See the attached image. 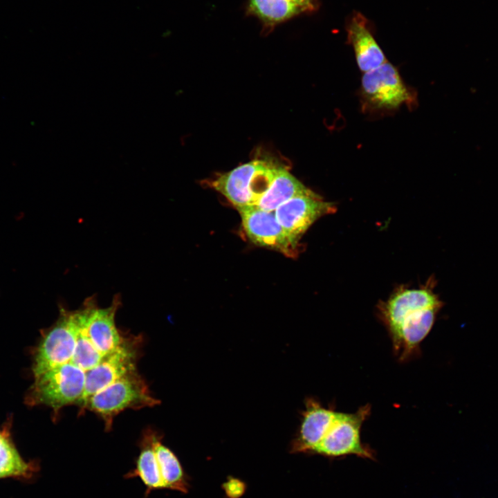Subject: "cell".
Here are the masks:
<instances>
[{
	"label": "cell",
	"mask_w": 498,
	"mask_h": 498,
	"mask_svg": "<svg viewBox=\"0 0 498 498\" xmlns=\"http://www.w3.org/2000/svg\"><path fill=\"white\" fill-rule=\"evenodd\" d=\"M442 305L428 285L398 288L378 304V316L398 361H408L420 353V345L432 330Z\"/></svg>",
	"instance_id": "cell-1"
},
{
	"label": "cell",
	"mask_w": 498,
	"mask_h": 498,
	"mask_svg": "<svg viewBox=\"0 0 498 498\" xmlns=\"http://www.w3.org/2000/svg\"><path fill=\"white\" fill-rule=\"evenodd\" d=\"M359 96L361 109L367 113H387L403 105L411 109L417 104L415 89L405 83L398 68L388 61L364 73Z\"/></svg>",
	"instance_id": "cell-2"
},
{
	"label": "cell",
	"mask_w": 498,
	"mask_h": 498,
	"mask_svg": "<svg viewBox=\"0 0 498 498\" xmlns=\"http://www.w3.org/2000/svg\"><path fill=\"white\" fill-rule=\"evenodd\" d=\"M159 403L144 378L135 369L90 396L81 409L98 415L104 421L106 430H109L114 417L121 412L151 407Z\"/></svg>",
	"instance_id": "cell-3"
},
{
	"label": "cell",
	"mask_w": 498,
	"mask_h": 498,
	"mask_svg": "<svg viewBox=\"0 0 498 498\" xmlns=\"http://www.w3.org/2000/svg\"><path fill=\"white\" fill-rule=\"evenodd\" d=\"M283 167L272 160H253L219 174L209 184L237 210L255 206Z\"/></svg>",
	"instance_id": "cell-4"
},
{
	"label": "cell",
	"mask_w": 498,
	"mask_h": 498,
	"mask_svg": "<svg viewBox=\"0 0 498 498\" xmlns=\"http://www.w3.org/2000/svg\"><path fill=\"white\" fill-rule=\"evenodd\" d=\"M370 414L369 404L352 413L335 409L312 453L332 458L355 455L374 459L373 452L362 442L360 436L362 426Z\"/></svg>",
	"instance_id": "cell-5"
},
{
	"label": "cell",
	"mask_w": 498,
	"mask_h": 498,
	"mask_svg": "<svg viewBox=\"0 0 498 498\" xmlns=\"http://www.w3.org/2000/svg\"><path fill=\"white\" fill-rule=\"evenodd\" d=\"M85 380L86 371L72 363L57 367L35 377L34 399L55 411L69 405H79Z\"/></svg>",
	"instance_id": "cell-6"
},
{
	"label": "cell",
	"mask_w": 498,
	"mask_h": 498,
	"mask_svg": "<svg viewBox=\"0 0 498 498\" xmlns=\"http://www.w3.org/2000/svg\"><path fill=\"white\" fill-rule=\"evenodd\" d=\"M56 322L45 333L37 349L33 372L35 376L57 367L71 363L77 339L75 311L61 308Z\"/></svg>",
	"instance_id": "cell-7"
},
{
	"label": "cell",
	"mask_w": 498,
	"mask_h": 498,
	"mask_svg": "<svg viewBox=\"0 0 498 498\" xmlns=\"http://www.w3.org/2000/svg\"><path fill=\"white\" fill-rule=\"evenodd\" d=\"M121 304L116 295L111 304L99 307L94 297L87 298L77 311V317L90 341L104 357L114 351L125 336L116 327V315Z\"/></svg>",
	"instance_id": "cell-8"
},
{
	"label": "cell",
	"mask_w": 498,
	"mask_h": 498,
	"mask_svg": "<svg viewBox=\"0 0 498 498\" xmlns=\"http://www.w3.org/2000/svg\"><path fill=\"white\" fill-rule=\"evenodd\" d=\"M141 343L139 336H125L114 351L104 356L93 369L86 371L85 388L79 405L80 407L90 396L129 372L137 369Z\"/></svg>",
	"instance_id": "cell-9"
},
{
	"label": "cell",
	"mask_w": 498,
	"mask_h": 498,
	"mask_svg": "<svg viewBox=\"0 0 498 498\" xmlns=\"http://www.w3.org/2000/svg\"><path fill=\"white\" fill-rule=\"evenodd\" d=\"M248 239L259 246L278 251L288 257L297 255L298 243L293 242L277 221L275 212L248 206L237 210Z\"/></svg>",
	"instance_id": "cell-10"
},
{
	"label": "cell",
	"mask_w": 498,
	"mask_h": 498,
	"mask_svg": "<svg viewBox=\"0 0 498 498\" xmlns=\"http://www.w3.org/2000/svg\"><path fill=\"white\" fill-rule=\"evenodd\" d=\"M336 210L332 203L324 201L316 193L297 196L279 206L276 219L290 239L298 243L306 231L317 219Z\"/></svg>",
	"instance_id": "cell-11"
},
{
	"label": "cell",
	"mask_w": 498,
	"mask_h": 498,
	"mask_svg": "<svg viewBox=\"0 0 498 498\" xmlns=\"http://www.w3.org/2000/svg\"><path fill=\"white\" fill-rule=\"evenodd\" d=\"M347 42L351 45L359 69L366 73L387 62L371 30L367 19L353 12L347 22Z\"/></svg>",
	"instance_id": "cell-12"
},
{
	"label": "cell",
	"mask_w": 498,
	"mask_h": 498,
	"mask_svg": "<svg viewBox=\"0 0 498 498\" xmlns=\"http://www.w3.org/2000/svg\"><path fill=\"white\" fill-rule=\"evenodd\" d=\"M335 409L326 407L314 398H308L299 432L293 444L296 452H313L320 443L324 430L331 418Z\"/></svg>",
	"instance_id": "cell-13"
},
{
	"label": "cell",
	"mask_w": 498,
	"mask_h": 498,
	"mask_svg": "<svg viewBox=\"0 0 498 498\" xmlns=\"http://www.w3.org/2000/svg\"><path fill=\"white\" fill-rule=\"evenodd\" d=\"M154 433L151 430L144 432L135 467L124 475L126 479L138 478L142 482L146 488L145 497L154 490L165 489L154 447Z\"/></svg>",
	"instance_id": "cell-14"
},
{
	"label": "cell",
	"mask_w": 498,
	"mask_h": 498,
	"mask_svg": "<svg viewBox=\"0 0 498 498\" xmlns=\"http://www.w3.org/2000/svg\"><path fill=\"white\" fill-rule=\"evenodd\" d=\"M314 193L283 167L255 206L268 212H275L284 203L297 196Z\"/></svg>",
	"instance_id": "cell-15"
},
{
	"label": "cell",
	"mask_w": 498,
	"mask_h": 498,
	"mask_svg": "<svg viewBox=\"0 0 498 498\" xmlns=\"http://www.w3.org/2000/svg\"><path fill=\"white\" fill-rule=\"evenodd\" d=\"M161 439V436L155 432L154 447L165 489L186 493L189 488L187 477L178 457Z\"/></svg>",
	"instance_id": "cell-16"
},
{
	"label": "cell",
	"mask_w": 498,
	"mask_h": 498,
	"mask_svg": "<svg viewBox=\"0 0 498 498\" xmlns=\"http://www.w3.org/2000/svg\"><path fill=\"white\" fill-rule=\"evenodd\" d=\"M248 11L268 28L304 12L290 0H249Z\"/></svg>",
	"instance_id": "cell-17"
},
{
	"label": "cell",
	"mask_w": 498,
	"mask_h": 498,
	"mask_svg": "<svg viewBox=\"0 0 498 498\" xmlns=\"http://www.w3.org/2000/svg\"><path fill=\"white\" fill-rule=\"evenodd\" d=\"M77 333L75 352L71 363L87 371L95 367L104 356L95 348L83 326L80 324L75 310Z\"/></svg>",
	"instance_id": "cell-18"
},
{
	"label": "cell",
	"mask_w": 498,
	"mask_h": 498,
	"mask_svg": "<svg viewBox=\"0 0 498 498\" xmlns=\"http://www.w3.org/2000/svg\"><path fill=\"white\" fill-rule=\"evenodd\" d=\"M28 466L9 441L0 434V477L26 474Z\"/></svg>",
	"instance_id": "cell-19"
},
{
	"label": "cell",
	"mask_w": 498,
	"mask_h": 498,
	"mask_svg": "<svg viewBox=\"0 0 498 498\" xmlns=\"http://www.w3.org/2000/svg\"><path fill=\"white\" fill-rule=\"evenodd\" d=\"M223 488L228 498H239L245 492V483L234 478L228 479L224 484Z\"/></svg>",
	"instance_id": "cell-20"
},
{
	"label": "cell",
	"mask_w": 498,
	"mask_h": 498,
	"mask_svg": "<svg viewBox=\"0 0 498 498\" xmlns=\"http://www.w3.org/2000/svg\"><path fill=\"white\" fill-rule=\"evenodd\" d=\"M298 5L304 12L315 10L318 7V0H290Z\"/></svg>",
	"instance_id": "cell-21"
}]
</instances>
